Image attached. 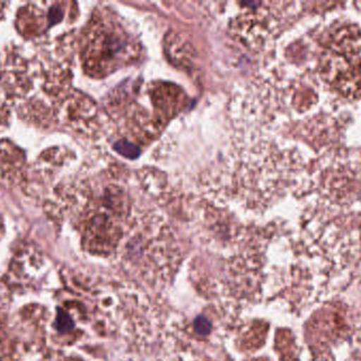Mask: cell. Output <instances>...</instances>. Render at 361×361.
I'll use <instances>...</instances> for the list:
<instances>
[{
    "label": "cell",
    "instance_id": "1",
    "mask_svg": "<svg viewBox=\"0 0 361 361\" xmlns=\"http://www.w3.org/2000/svg\"><path fill=\"white\" fill-rule=\"evenodd\" d=\"M102 16L93 17L82 36V61L86 73L102 76L111 72L129 47V37L123 28L106 27Z\"/></svg>",
    "mask_w": 361,
    "mask_h": 361
},
{
    "label": "cell",
    "instance_id": "2",
    "mask_svg": "<svg viewBox=\"0 0 361 361\" xmlns=\"http://www.w3.org/2000/svg\"><path fill=\"white\" fill-rule=\"evenodd\" d=\"M63 2L27 4L17 13L16 27L27 38L42 35L49 28L61 23L65 17Z\"/></svg>",
    "mask_w": 361,
    "mask_h": 361
},
{
    "label": "cell",
    "instance_id": "3",
    "mask_svg": "<svg viewBox=\"0 0 361 361\" xmlns=\"http://www.w3.org/2000/svg\"><path fill=\"white\" fill-rule=\"evenodd\" d=\"M25 165L23 150L6 140L0 141V179L8 184H19L25 178Z\"/></svg>",
    "mask_w": 361,
    "mask_h": 361
},
{
    "label": "cell",
    "instance_id": "4",
    "mask_svg": "<svg viewBox=\"0 0 361 361\" xmlns=\"http://www.w3.org/2000/svg\"><path fill=\"white\" fill-rule=\"evenodd\" d=\"M6 101L8 97H2V93H0V131L8 124L10 118V106Z\"/></svg>",
    "mask_w": 361,
    "mask_h": 361
},
{
    "label": "cell",
    "instance_id": "5",
    "mask_svg": "<svg viewBox=\"0 0 361 361\" xmlns=\"http://www.w3.org/2000/svg\"><path fill=\"white\" fill-rule=\"evenodd\" d=\"M4 223H2L1 218H0V239H1L2 235H4Z\"/></svg>",
    "mask_w": 361,
    "mask_h": 361
},
{
    "label": "cell",
    "instance_id": "6",
    "mask_svg": "<svg viewBox=\"0 0 361 361\" xmlns=\"http://www.w3.org/2000/svg\"><path fill=\"white\" fill-rule=\"evenodd\" d=\"M4 6H6V4H4V2H0V18H1L2 15H4Z\"/></svg>",
    "mask_w": 361,
    "mask_h": 361
}]
</instances>
